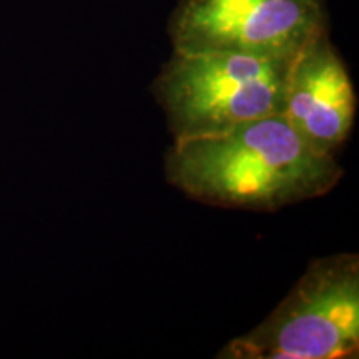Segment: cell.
<instances>
[{
	"instance_id": "2",
	"label": "cell",
	"mask_w": 359,
	"mask_h": 359,
	"mask_svg": "<svg viewBox=\"0 0 359 359\" xmlns=\"http://www.w3.org/2000/svg\"><path fill=\"white\" fill-rule=\"evenodd\" d=\"M290 64L233 53L173 52L151 92L175 142L213 137L283 114Z\"/></svg>"
},
{
	"instance_id": "5",
	"label": "cell",
	"mask_w": 359,
	"mask_h": 359,
	"mask_svg": "<svg viewBox=\"0 0 359 359\" xmlns=\"http://www.w3.org/2000/svg\"><path fill=\"white\" fill-rule=\"evenodd\" d=\"M283 115L299 138L323 155H333L351 133L356 95L327 32L291 60Z\"/></svg>"
},
{
	"instance_id": "4",
	"label": "cell",
	"mask_w": 359,
	"mask_h": 359,
	"mask_svg": "<svg viewBox=\"0 0 359 359\" xmlns=\"http://www.w3.org/2000/svg\"><path fill=\"white\" fill-rule=\"evenodd\" d=\"M327 32L325 0H180L168 20L173 52L293 60Z\"/></svg>"
},
{
	"instance_id": "3",
	"label": "cell",
	"mask_w": 359,
	"mask_h": 359,
	"mask_svg": "<svg viewBox=\"0 0 359 359\" xmlns=\"http://www.w3.org/2000/svg\"><path fill=\"white\" fill-rule=\"evenodd\" d=\"M359 351V257L318 258L286 298L222 359H343Z\"/></svg>"
},
{
	"instance_id": "1",
	"label": "cell",
	"mask_w": 359,
	"mask_h": 359,
	"mask_svg": "<svg viewBox=\"0 0 359 359\" xmlns=\"http://www.w3.org/2000/svg\"><path fill=\"white\" fill-rule=\"evenodd\" d=\"M165 175L201 203L275 212L330 193L343 170L333 155L309 148L278 114L213 137L173 142Z\"/></svg>"
}]
</instances>
